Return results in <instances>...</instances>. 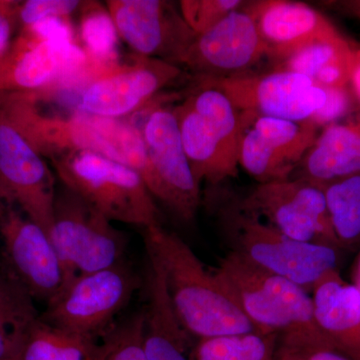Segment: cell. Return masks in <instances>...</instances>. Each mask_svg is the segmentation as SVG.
I'll use <instances>...</instances> for the list:
<instances>
[{
    "label": "cell",
    "instance_id": "1",
    "mask_svg": "<svg viewBox=\"0 0 360 360\" xmlns=\"http://www.w3.org/2000/svg\"><path fill=\"white\" fill-rule=\"evenodd\" d=\"M0 106L28 142L51 160L85 150L131 167L141 175L156 200L158 186L146 155L141 129L127 120H111L79 110L68 117L47 115L32 92H1Z\"/></svg>",
    "mask_w": 360,
    "mask_h": 360
},
{
    "label": "cell",
    "instance_id": "2",
    "mask_svg": "<svg viewBox=\"0 0 360 360\" xmlns=\"http://www.w3.org/2000/svg\"><path fill=\"white\" fill-rule=\"evenodd\" d=\"M143 236L175 314L195 340L257 333L217 269H208L177 234L156 225Z\"/></svg>",
    "mask_w": 360,
    "mask_h": 360
},
{
    "label": "cell",
    "instance_id": "3",
    "mask_svg": "<svg viewBox=\"0 0 360 360\" xmlns=\"http://www.w3.org/2000/svg\"><path fill=\"white\" fill-rule=\"evenodd\" d=\"M212 188L214 189L213 212L229 251L271 274L290 279L309 292L324 274L336 269L335 248L288 238L241 207L238 196Z\"/></svg>",
    "mask_w": 360,
    "mask_h": 360
},
{
    "label": "cell",
    "instance_id": "4",
    "mask_svg": "<svg viewBox=\"0 0 360 360\" xmlns=\"http://www.w3.org/2000/svg\"><path fill=\"white\" fill-rule=\"evenodd\" d=\"M217 270L257 333L276 335L278 342L330 347L315 323L309 291L232 251Z\"/></svg>",
    "mask_w": 360,
    "mask_h": 360
},
{
    "label": "cell",
    "instance_id": "5",
    "mask_svg": "<svg viewBox=\"0 0 360 360\" xmlns=\"http://www.w3.org/2000/svg\"><path fill=\"white\" fill-rule=\"evenodd\" d=\"M196 84L174 110L194 177L217 187L238 175L241 112L221 90Z\"/></svg>",
    "mask_w": 360,
    "mask_h": 360
},
{
    "label": "cell",
    "instance_id": "6",
    "mask_svg": "<svg viewBox=\"0 0 360 360\" xmlns=\"http://www.w3.org/2000/svg\"><path fill=\"white\" fill-rule=\"evenodd\" d=\"M61 184L111 221L141 229L160 225L156 200L139 172L91 151L65 153L51 160Z\"/></svg>",
    "mask_w": 360,
    "mask_h": 360
},
{
    "label": "cell",
    "instance_id": "7",
    "mask_svg": "<svg viewBox=\"0 0 360 360\" xmlns=\"http://www.w3.org/2000/svg\"><path fill=\"white\" fill-rule=\"evenodd\" d=\"M111 222L68 187L61 184L58 188L49 238L65 271V283L79 274L123 262L127 236Z\"/></svg>",
    "mask_w": 360,
    "mask_h": 360
},
{
    "label": "cell",
    "instance_id": "8",
    "mask_svg": "<svg viewBox=\"0 0 360 360\" xmlns=\"http://www.w3.org/2000/svg\"><path fill=\"white\" fill-rule=\"evenodd\" d=\"M139 278L124 260L108 269L79 274L47 302L42 321L63 330L99 340L131 300Z\"/></svg>",
    "mask_w": 360,
    "mask_h": 360
},
{
    "label": "cell",
    "instance_id": "9",
    "mask_svg": "<svg viewBox=\"0 0 360 360\" xmlns=\"http://www.w3.org/2000/svg\"><path fill=\"white\" fill-rule=\"evenodd\" d=\"M141 129L146 155L158 186L156 200L184 221H193L202 200L184 150L174 106L158 97L141 111Z\"/></svg>",
    "mask_w": 360,
    "mask_h": 360
},
{
    "label": "cell",
    "instance_id": "10",
    "mask_svg": "<svg viewBox=\"0 0 360 360\" xmlns=\"http://www.w3.org/2000/svg\"><path fill=\"white\" fill-rule=\"evenodd\" d=\"M198 79L221 90L239 111L290 122H309L326 101V90L314 80L279 68Z\"/></svg>",
    "mask_w": 360,
    "mask_h": 360
},
{
    "label": "cell",
    "instance_id": "11",
    "mask_svg": "<svg viewBox=\"0 0 360 360\" xmlns=\"http://www.w3.org/2000/svg\"><path fill=\"white\" fill-rule=\"evenodd\" d=\"M238 201L288 238L331 248L338 243L323 189L307 180L290 177L258 184L245 198L238 196Z\"/></svg>",
    "mask_w": 360,
    "mask_h": 360
},
{
    "label": "cell",
    "instance_id": "12",
    "mask_svg": "<svg viewBox=\"0 0 360 360\" xmlns=\"http://www.w3.org/2000/svg\"><path fill=\"white\" fill-rule=\"evenodd\" d=\"M182 73V68L174 63L135 56L85 84L80 110L99 117L125 120L146 110Z\"/></svg>",
    "mask_w": 360,
    "mask_h": 360
},
{
    "label": "cell",
    "instance_id": "13",
    "mask_svg": "<svg viewBox=\"0 0 360 360\" xmlns=\"http://www.w3.org/2000/svg\"><path fill=\"white\" fill-rule=\"evenodd\" d=\"M2 266L34 300L49 302L65 283L49 233L18 206L0 200Z\"/></svg>",
    "mask_w": 360,
    "mask_h": 360
},
{
    "label": "cell",
    "instance_id": "14",
    "mask_svg": "<svg viewBox=\"0 0 360 360\" xmlns=\"http://www.w3.org/2000/svg\"><path fill=\"white\" fill-rule=\"evenodd\" d=\"M56 175L0 106V200L18 206L49 233Z\"/></svg>",
    "mask_w": 360,
    "mask_h": 360
},
{
    "label": "cell",
    "instance_id": "15",
    "mask_svg": "<svg viewBox=\"0 0 360 360\" xmlns=\"http://www.w3.org/2000/svg\"><path fill=\"white\" fill-rule=\"evenodd\" d=\"M240 112L239 167L258 184L292 176L321 130L309 122Z\"/></svg>",
    "mask_w": 360,
    "mask_h": 360
},
{
    "label": "cell",
    "instance_id": "16",
    "mask_svg": "<svg viewBox=\"0 0 360 360\" xmlns=\"http://www.w3.org/2000/svg\"><path fill=\"white\" fill-rule=\"evenodd\" d=\"M105 6L118 37L135 56L179 65L195 37L172 2L108 0Z\"/></svg>",
    "mask_w": 360,
    "mask_h": 360
},
{
    "label": "cell",
    "instance_id": "17",
    "mask_svg": "<svg viewBox=\"0 0 360 360\" xmlns=\"http://www.w3.org/2000/svg\"><path fill=\"white\" fill-rule=\"evenodd\" d=\"M246 4L195 34L179 65L198 78H224L248 72L266 58V47Z\"/></svg>",
    "mask_w": 360,
    "mask_h": 360
},
{
    "label": "cell",
    "instance_id": "18",
    "mask_svg": "<svg viewBox=\"0 0 360 360\" xmlns=\"http://www.w3.org/2000/svg\"><path fill=\"white\" fill-rule=\"evenodd\" d=\"M269 59L281 63L296 51L321 40L342 37L328 18L309 4L290 0L248 1Z\"/></svg>",
    "mask_w": 360,
    "mask_h": 360
},
{
    "label": "cell",
    "instance_id": "19",
    "mask_svg": "<svg viewBox=\"0 0 360 360\" xmlns=\"http://www.w3.org/2000/svg\"><path fill=\"white\" fill-rule=\"evenodd\" d=\"M75 46V41H54L20 30L0 61V91L34 92L44 99L63 75Z\"/></svg>",
    "mask_w": 360,
    "mask_h": 360
},
{
    "label": "cell",
    "instance_id": "20",
    "mask_svg": "<svg viewBox=\"0 0 360 360\" xmlns=\"http://www.w3.org/2000/svg\"><path fill=\"white\" fill-rule=\"evenodd\" d=\"M315 323L328 345L360 360V290L331 270L312 286Z\"/></svg>",
    "mask_w": 360,
    "mask_h": 360
},
{
    "label": "cell",
    "instance_id": "21",
    "mask_svg": "<svg viewBox=\"0 0 360 360\" xmlns=\"http://www.w3.org/2000/svg\"><path fill=\"white\" fill-rule=\"evenodd\" d=\"M142 340L146 360H194L198 340L182 326L168 295L160 265L148 255Z\"/></svg>",
    "mask_w": 360,
    "mask_h": 360
},
{
    "label": "cell",
    "instance_id": "22",
    "mask_svg": "<svg viewBox=\"0 0 360 360\" xmlns=\"http://www.w3.org/2000/svg\"><path fill=\"white\" fill-rule=\"evenodd\" d=\"M360 174V116L324 127L292 176L323 187Z\"/></svg>",
    "mask_w": 360,
    "mask_h": 360
},
{
    "label": "cell",
    "instance_id": "23",
    "mask_svg": "<svg viewBox=\"0 0 360 360\" xmlns=\"http://www.w3.org/2000/svg\"><path fill=\"white\" fill-rule=\"evenodd\" d=\"M34 300L0 264V360H16L40 319Z\"/></svg>",
    "mask_w": 360,
    "mask_h": 360
},
{
    "label": "cell",
    "instance_id": "24",
    "mask_svg": "<svg viewBox=\"0 0 360 360\" xmlns=\"http://www.w3.org/2000/svg\"><path fill=\"white\" fill-rule=\"evenodd\" d=\"M105 341L52 326L41 319L35 324L16 360H103Z\"/></svg>",
    "mask_w": 360,
    "mask_h": 360
},
{
    "label": "cell",
    "instance_id": "25",
    "mask_svg": "<svg viewBox=\"0 0 360 360\" xmlns=\"http://www.w3.org/2000/svg\"><path fill=\"white\" fill-rule=\"evenodd\" d=\"M329 222L338 243L360 238V174L336 180L322 187Z\"/></svg>",
    "mask_w": 360,
    "mask_h": 360
},
{
    "label": "cell",
    "instance_id": "26",
    "mask_svg": "<svg viewBox=\"0 0 360 360\" xmlns=\"http://www.w3.org/2000/svg\"><path fill=\"white\" fill-rule=\"evenodd\" d=\"M278 336L250 333L203 338L196 342L194 360H274Z\"/></svg>",
    "mask_w": 360,
    "mask_h": 360
},
{
    "label": "cell",
    "instance_id": "27",
    "mask_svg": "<svg viewBox=\"0 0 360 360\" xmlns=\"http://www.w3.org/2000/svg\"><path fill=\"white\" fill-rule=\"evenodd\" d=\"M80 34L85 51L99 73L117 65V32L108 8L99 4L85 2L82 7Z\"/></svg>",
    "mask_w": 360,
    "mask_h": 360
},
{
    "label": "cell",
    "instance_id": "28",
    "mask_svg": "<svg viewBox=\"0 0 360 360\" xmlns=\"http://www.w3.org/2000/svg\"><path fill=\"white\" fill-rule=\"evenodd\" d=\"M355 49L343 35L335 39L321 40L291 54L277 63L276 68L300 73L314 82L333 63L354 56Z\"/></svg>",
    "mask_w": 360,
    "mask_h": 360
},
{
    "label": "cell",
    "instance_id": "29",
    "mask_svg": "<svg viewBox=\"0 0 360 360\" xmlns=\"http://www.w3.org/2000/svg\"><path fill=\"white\" fill-rule=\"evenodd\" d=\"M143 316L139 312L104 336L103 360H146L142 340Z\"/></svg>",
    "mask_w": 360,
    "mask_h": 360
},
{
    "label": "cell",
    "instance_id": "30",
    "mask_svg": "<svg viewBox=\"0 0 360 360\" xmlns=\"http://www.w3.org/2000/svg\"><path fill=\"white\" fill-rule=\"evenodd\" d=\"M245 4L241 0H182L179 8L189 28L200 34Z\"/></svg>",
    "mask_w": 360,
    "mask_h": 360
},
{
    "label": "cell",
    "instance_id": "31",
    "mask_svg": "<svg viewBox=\"0 0 360 360\" xmlns=\"http://www.w3.org/2000/svg\"><path fill=\"white\" fill-rule=\"evenodd\" d=\"M80 0H26L18 4L20 30L49 18H70L84 7Z\"/></svg>",
    "mask_w": 360,
    "mask_h": 360
},
{
    "label": "cell",
    "instance_id": "32",
    "mask_svg": "<svg viewBox=\"0 0 360 360\" xmlns=\"http://www.w3.org/2000/svg\"><path fill=\"white\" fill-rule=\"evenodd\" d=\"M324 90L326 91V103L309 120L319 130L333 123L340 122L354 111L357 103L350 86Z\"/></svg>",
    "mask_w": 360,
    "mask_h": 360
},
{
    "label": "cell",
    "instance_id": "33",
    "mask_svg": "<svg viewBox=\"0 0 360 360\" xmlns=\"http://www.w3.org/2000/svg\"><path fill=\"white\" fill-rule=\"evenodd\" d=\"M274 360H355L324 345L278 342Z\"/></svg>",
    "mask_w": 360,
    "mask_h": 360
},
{
    "label": "cell",
    "instance_id": "34",
    "mask_svg": "<svg viewBox=\"0 0 360 360\" xmlns=\"http://www.w3.org/2000/svg\"><path fill=\"white\" fill-rule=\"evenodd\" d=\"M18 4L20 1L0 0V61L11 49L15 30L20 27Z\"/></svg>",
    "mask_w": 360,
    "mask_h": 360
},
{
    "label": "cell",
    "instance_id": "35",
    "mask_svg": "<svg viewBox=\"0 0 360 360\" xmlns=\"http://www.w3.org/2000/svg\"><path fill=\"white\" fill-rule=\"evenodd\" d=\"M350 89L354 92L355 99L360 106V49H355L354 63H352V75H350Z\"/></svg>",
    "mask_w": 360,
    "mask_h": 360
},
{
    "label": "cell",
    "instance_id": "36",
    "mask_svg": "<svg viewBox=\"0 0 360 360\" xmlns=\"http://www.w3.org/2000/svg\"><path fill=\"white\" fill-rule=\"evenodd\" d=\"M340 6L345 9V11H347V13H350L352 15H354L360 22V0L340 2ZM359 49H360V46Z\"/></svg>",
    "mask_w": 360,
    "mask_h": 360
},
{
    "label": "cell",
    "instance_id": "37",
    "mask_svg": "<svg viewBox=\"0 0 360 360\" xmlns=\"http://www.w3.org/2000/svg\"><path fill=\"white\" fill-rule=\"evenodd\" d=\"M355 285L359 288L360 290V253L359 255V258H357V264H356V284Z\"/></svg>",
    "mask_w": 360,
    "mask_h": 360
}]
</instances>
